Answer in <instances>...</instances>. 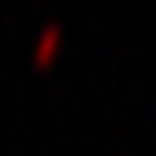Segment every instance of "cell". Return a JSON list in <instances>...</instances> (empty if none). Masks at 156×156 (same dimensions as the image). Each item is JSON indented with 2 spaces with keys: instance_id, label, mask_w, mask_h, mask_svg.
<instances>
[{
  "instance_id": "obj_1",
  "label": "cell",
  "mask_w": 156,
  "mask_h": 156,
  "mask_svg": "<svg viewBox=\"0 0 156 156\" xmlns=\"http://www.w3.org/2000/svg\"><path fill=\"white\" fill-rule=\"evenodd\" d=\"M56 48H60V24H48L40 32V40H36V60H40V64H52Z\"/></svg>"
}]
</instances>
